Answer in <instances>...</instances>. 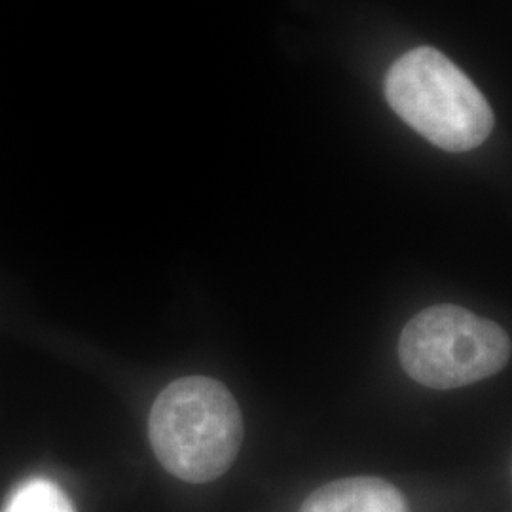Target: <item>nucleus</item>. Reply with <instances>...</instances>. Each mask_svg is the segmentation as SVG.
I'll return each mask as SVG.
<instances>
[{"label":"nucleus","mask_w":512,"mask_h":512,"mask_svg":"<svg viewBox=\"0 0 512 512\" xmlns=\"http://www.w3.org/2000/svg\"><path fill=\"white\" fill-rule=\"evenodd\" d=\"M152 450L167 473L190 484L213 482L238 458L243 418L224 385L205 376L175 380L148 418Z\"/></svg>","instance_id":"obj_1"},{"label":"nucleus","mask_w":512,"mask_h":512,"mask_svg":"<svg viewBox=\"0 0 512 512\" xmlns=\"http://www.w3.org/2000/svg\"><path fill=\"white\" fill-rule=\"evenodd\" d=\"M2 512H74L69 495L50 478H29L8 495Z\"/></svg>","instance_id":"obj_5"},{"label":"nucleus","mask_w":512,"mask_h":512,"mask_svg":"<svg viewBox=\"0 0 512 512\" xmlns=\"http://www.w3.org/2000/svg\"><path fill=\"white\" fill-rule=\"evenodd\" d=\"M399 359L414 382L458 389L501 372L511 361V338L494 321L440 304L408 321L399 340Z\"/></svg>","instance_id":"obj_3"},{"label":"nucleus","mask_w":512,"mask_h":512,"mask_svg":"<svg viewBox=\"0 0 512 512\" xmlns=\"http://www.w3.org/2000/svg\"><path fill=\"white\" fill-rule=\"evenodd\" d=\"M385 97L410 128L448 152L480 147L494 129L492 107L471 78L427 46L393 63Z\"/></svg>","instance_id":"obj_2"},{"label":"nucleus","mask_w":512,"mask_h":512,"mask_svg":"<svg viewBox=\"0 0 512 512\" xmlns=\"http://www.w3.org/2000/svg\"><path fill=\"white\" fill-rule=\"evenodd\" d=\"M300 512H410L403 494L376 476H351L321 486Z\"/></svg>","instance_id":"obj_4"}]
</instances>
